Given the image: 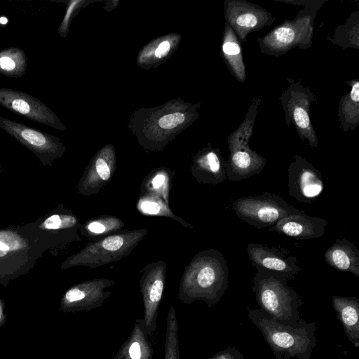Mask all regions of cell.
Here are the masks:
<instances>
[{
    "mask_svg": "<svg viewBox=\"0 0 359 359\" xmlns=\"http://www.w3.org/2000/svg\"><path fill=\"white\" fill-rule=\"evenodd\" d=\"M229 287V268L222 253L216 249L196 254L186 266L180 282L177 299L191 304L203 301L216 305Z\"/></svg>",
    "mask_w": 359,
    "mask_h": 359,
    "instance_id": "cell-1",
    "label": "cell"
},
{
    "mask_svg": "<svg viewBox=\"0 0 359 359\" xmlns=\"http://www.w3.org/2000/svg\"><path fill=\"white\" fill-rule=\"evenodd\" d=\"M248 318L259 330L276 359H311L316 346V325L300 319L294 325H285L259 309H249Z\"/></svg>",
    "mask_w": 359,
    "mask_h": 359,
    "instance_id": "cell-2",
    "label": "cell"
},
{
    "mask_svg": "<svg viewBox=\"0 0 359 359\" xmlns=\"http://www.w3.org/2000/svg\"><path fill=\"white\" fill-rule=\"evenodd\" d=\"M276 1L302 6L303 8L293 20H285L264 36L257 38L260 52L268 56L279 57L294 48H310L313 43L316 16L327 0Z\"/></svg>",
    "mask_w": 359,
    "mask_h": 359,
    "instance_id": "cell-3",
    "label": "cell"
},
{
    "mask_svg": "<svg viewBox=\"0 0 359 359\" xmlns=\"http://www.w3.org/2000/svg\"><path fill=\"white\" fill-rule=\"evenodd\" d=\"M47 250L31 222L0 229V278L27 273Z\"/></svg>",
    "mask_w": 359,
    "mask_h": 359,
    "instance_id": "cell-4",
    "label": "cell"
},
{
    "mask_svg": "<svg viewBox=\"0 0 359 359\" xmlns=\"http://www.w3.org/2000/svg\"><path fill=\"white\" fill-rule=\"evenodd\" d=\"M287 280L257 271L252 280V292L259 310L285 325H294L300 320L299 308L304 301L287 284Z\"/></svg>",
    "mask_w": 359,
    "mask_h": 359,
    "instance_id": "cell-5",
    "label": "cell"
},
{
    "mask_svg": "<svg viewBox=\"0 0 359 359\" xmlns=\"http://www.w3.org/2000/svg\"><path fill=\"white\" fill-rule=\"evenodd\" d=\"M148 233L145 229L123 231L95 241L88 242L79 252L69 256L61 269L75 266L95 269L118 262L128 256Z\"/></svg>",
    "mask_w": 359,
    "mask_h": 359,
    "instance_id": "cell-6",
    "label": "cell"
},
{
    "mask_svg": "<svg viewBox=\"0 0 359 359\" xmlns=\"http://www.w3.org/2000/svg\"><path fill=\"white\" fill-rule=\"evenodd\" d=\"M233 210L238 218L257 229L271 227L285 217L304 212L269 192L239 198L233 202Z\"/></svg>",
    "mask_w": 359,
    "mask_h": 359,
    "instance_id": "cell-7",
    "label": "cell"
},
{
    "mask_svg": "<svg viewBox=\"0 0 359 359\" xmlns=\"http://www.w3.org/2000/svg\"><path fill=\"white\" fill-rule=\"evenodd\" d=\"M31 224L54 256L71 243L82 240L80 234L82 224L78 217L62 204H58Z\"/></svg>",
    "mask_w": 359,
    "mask_h": 359,
    "instance_id": "cell-8",
    "label": "cell"
},
{
    "mask_svg": "<svg viewBox=\"0 0 359 359\" xmlns=\"http://www.w3.org/2000/svg\"><path fill=\"white\" fill-rule=\"evenodd\" d=\"M289 86L283 92L280 100L287 126L293 123L302 141L317 148L318 140L310 118L311 104L317 101L316 95L300 81L288 78Z\"/></svg>",
    "mask_w": 359,
    "mask_h": 359,
    "instance_id": "cell-9",
    "label": "cell"
},
{
    "mask_svg": "<svg viewBox=\"0 0 359 359\" xmlns=\"http://www.w3.org/2000/svg\"><path fill=\"white\" fill-rule=\"evenodd\" d=\"M167 264L162 260L148 263L142 270L140 280L143 299V327L148 335L156 330L158 311L162 299L166 280Z\"/></svg>",
    "mask_w": 359,
    "mask_h": 359,
    "instance_id": "cell-10",
    "label": "cell"
},
{
    "mask_svg": "<svg viewBox=\"0 0 359 359\" xmlns=\"http://www.w3.org/2000/svg\"><path fill=\"white\" fill-rule=\"evenodd\" d=\"M225 22L233 29L241 43L246 41L251 32L271 26L276 18L266 9L245 0L224 2Z\"/></svg>",
    "mask_w": 359,
    "mask_h": 359,
    "instance_id": "cell-11",
    "label": "cell"
},
{
    "mask_svg": "<svg viewBox=\"0 0 359 359\" xmlns=\"http://www.w3.org/2000/svg\"><path fill=\"white\" fill-rule=\"evenodd\" d=\"M289 194L297 201L309 203L324 189L321 172L303 157L295 155L288 168Z\"/></svg>",
    "mask_w": 359,
    "mask_h": 359,
    "instance_id": "cell-12",
    "label": "cell"
},
{
    "mask_svg": "<svg viewBox=\"0 0 359 359\" xmlns=\"http://www.w3.org/2000/svg\"><path fill=\"white\" fill-rule=\"evenodd\" d=\"M247 252L257 271L291 280L302 271L294 256H287L275 248L259 243H249Z\"/></svg>",
    "mask_w": 359,
    "mask_h": 359,
    "instance_id": "cell-13",
    "label": "cell"
},
{
    "mask_svg": "<svg viewBox=\"0 0 359 359\" xmlns=\"http://www.w3.org/2000/svg\"><path fill=\"white\" fill-rule=\"evenodd\" d=\"M115 281L106 278H95L77 284L63 297V304L74 311H90L101 306L111 294L109 288Z\"/></svg>",
    "mask_w": 359,
    "mask_h": 359,
    "instance_id": "cell-14",
    "label": "cell"
},
{
    "mask_svg": "<svg viewBox=\"0 0 359 359\" xmlns=\"http://www.w3.org/2000/svg\"><path fill=\"white\" fill-rule=\"evenodd\" d=\"M327 224L326 219L310 216L304 212L282 218L275 225L269 227V231L295 239L318 238L325 234Z\"/></svg>",
    "mask_w": 359,
    "mask_h": 359,
    "instance_id": "cell-15",
    "label": "cell"
},
{
    "mask_svg": "<svg viewBox=\"0 0 359 359\" xmlns=\"http://www.w3.org/2000/svg\"><path fill=\"white\" fill-rule=\"evenodd\" d=\"M226 160V180L238 182L263 171L266 159L250 146L229 150Z\"/></svg>",
    "mask_w": 359,
    "mask_h": 359,
    "instance_id": "cell-16",
    "label": "cell"
},
{
    "mask_svg": "<svg viewBox=\"0 0 359 359\" xmlns=\"http://www.w3.org/2000/svg\"><path fill=\"white\" fill-rule=\"evenodd\" d=\"M191 171L201 184H219L226 180V160L219 149L209 147L197 156Z\"/></svg>",
    "mask_w": 359,
    "mask_h": 359,
    "instance_id": "cell-17",
    "label": "cell"
},
{
    "mask_svg": "<svg viewBox=\"0 0 359 359\" xmlns=\"http://www.w3.org/2000/svg\"><path fill=\"white\" fill-rule=\"evenodd\" d=\"M115 172L114 163L106 156H97L85 170L77 185V191L82 196L97 194L109 182Z\"/></svg>",
    "mask_w": 359,
    "mask_h": 359,
    "instance_id": "cell-18",
    "label": "cell"
},
{
    "mask_svg": "<svg viewBox=\"0 0 359 359\" xmlns=\"http://www.w3.org/2000/svg\"><path fill=\"white\" fill-rule=\"evenodd\" d=\"M332 303L348 339L355 348H358L359 299L334 295L332 297Z\"/></svg>",
    "mask_w": 359,
    "mask_h": 359,
    "instance_id": "cell-19",
    "label": "cell"
},
{
    "mask_svg": "<svg viewBox=\"0 0 359 359\" xmlns=\"http://www.w3.org/2000/svg\"><path fill=\"white\" fill-rule=\"evenodd\" d=\"M325 259L334 269L359 278V251L353 243L345 238L336 239L325 252Z\"/></svg>",
    "mask_w": 359,
    "mask_h": 359,
    "instance_id": "cell-20",
    "label": "cell"
},
{
    "mask_svg": "<svg viewBox=\"0 0 359 359\" xmlns=\"http://www.w3.org/2000/svg\"><path fill=\"white\" fill-rule=\"evenodd\" d=\"M222 53L228 69L240 83L246 80V69L241 43L233 29L225 22L222 43Z\"/></svg>",
    "mask_w": 359,
    "mask_h": 359,
    "instance_id": "cell-21",
    "label": "cell"
},
{
    "mask_svg": "<svg viewBox=\"0 0 359 359\" xmlns=\"http://www.w3.org/2000/svg\"><path fill=\"white\" fill-rule=\"evenodd\" d=\"M11 128L15 131L13 133L16 135L18 139L33 151L44 165L51 164L57 157L55 145L46 135L22 126H12Z\"/></svg>",
    "mask_w": 359,
    "mask_h": 359,
    "instance_id": "cell-22",
    "label": "cell"
},
{
    "mask_svg": "<svg viewBox=\"0 0 359 359\" xmlns=\"http://www.w3.org/2000/svg\"><path fill=\"white\" fill-rule=\"evenodd\" d=\"M351 90L343 95L337 109V117L344 132L354 130L359 124V81L347 82Z\"/></svg>",
    "mask_w": 359,
    "mask_h": 359,
    "instance_id": "cell-23",
    "label": "cell"
},
{
    "mask_svg": "<svg viewBox=\"0 0 359 359\" xmlns=\"http://www.w3.org/2000/svg\"><path fill=\"white\" fill-rule=\"evenodd\" d=\"M142 323L136 319L128 339L118 351L121 359H152L153 348Z\"/></svg>",
    "mask_w": 359,
    "mask_h": 359,
    "instance_id": "cell-24",
    "label": "cell"
},
{
    "mask_svg": "<svg viewBox=\"0 0 359 359\" xmlns=\"http://www.w3.org/2000/svg\"><path fill=\"white\" fill-rule=\"evenodd\" d=\"M123 222L112 215H102L86 221L81 225L80 234L90 241H95L109 235L121 232Z\"/></svg>",
    "mask_w": 359,
    "mask_h": 359,
    "instance_id": "cell-25",
    "label": "cell"
},
{
    "mask_svg": "<svg viewBox=\"0 0 359 359\" xmlns=\"http://www.w3.org/2000/svg\"><path fill=\"white\" fill-rule=\"evenodd\" d=\"M327 40L343 50L347 48L359 49V11H353L344 25L336 27L332 36Z\"/></svg>",
    "mask_w": 359,
    "mask_h": 359,
    "instance_id": "cell-26",
    "label": "cell"
},
{
    "mask_svg": "<svg viewBox=\"0 0 359 359\" xmlns=\"http://www.w3.org/2000/svg\"><path fill=\"white\" fill-rule=\"evenodd\" d=\"M262 97H254L248 112L238 128L231 132L227 139L229 150L249 146V141L253 135L257 109L262 102Z\"/></svg>",
    "mask_w": 359,
    "mask_h": 359,
    "instance_id": "cell-27",
    "label": "cell"
},
{
    "mask_svg": "<svg viewBox=\"0 0 359 359\" xmlns=\"http://www.w3.org/2000/svg\"><path fill=\"white\" fill-rule=\"evenodd\" d=\"M173 175L165 170L152 172L142 181L140 194L157 196L169 206V195Z\"/></svg>",
    "mask_w": 359,
    "mask_h": 359,
    "instance_id": "cell-28",
    "label": "cell"
},
{
    "mask_svg": "<svg viewBox=\"0 0 359 359\" xmlns=\"http://www.w3.org/2000/svg\"><path fill=\"white\" fill-rule=\"evenodd\" d=\"M137 208L140 212L145 215L168 217L183 224L185 227L194 229L192 226L184 220L175 215L169 206L160 198L149 195L140 194Z\"/></svg>",
    "mask_w": 359,
    "mask_h": 359,
    "instance_id": "cell-29",
    "label": "cell"
},
{
    "mask_svg": "<svg viewBox=\"0 0 359 359\" xmlns=\"http://www.w3.org/2000/svg\"><path fill=\"white\" fill-rule=\"evenodd\" d=\"M164 359H180L178 320L172 306H170L166 318Z\"/></svg>",
    "mask_w": 359,
    "mask_h": 359,
    "instance_id": "cell-30",
    "label": "cell"
},
{
    "mask_svg": "<svg viewBox=\"0 0 359 359\" xmlns=\"http://www.w3.org/2000/svg\"><path fill=\"white\" fill-rule=\"evenodd\" d=\"M8 105L11 106V108L22 114L27 115L29 117H35L34 112L36 111L34 109H32V106L25 99L22 97H13L11 101L8 102Z\"/></svg>",
    "mask_w": 359,
    "mask_h": 359,
    "instance_id": "cell-31",
    "label": "cell"
},
{
    "mask_svg": "<svg viewBox=\"0 0 359 359\" xmlns=\"http://www.w3.org/2000/svg\"><path fill=\"white\" fill-rule=\"evenodd\" d=\"M184 120V115L180 112L167 114L158 121L160 127L164 129H170L182 123Z\"/></svg>",
    "mask_w": 359,
    "mask_h": 359,
    "instance_id": "cell-32",
    "label": "cell"
},
{
    "mask_svg": "<svg viewBox=\"0 0 359 359\" xmlns=\"http://www.w3.org/2000/svg\"><path fill=\"white\" fill-rule=\"evenodd\" d=\"M209 359H244L243 353L236 347L229 346L217 352Z\"/></svg>",
    "mask_w": 359,
    "mask_h": 359,
    "instance_id": "cell-33",
    "label": "cell"
},
{
    "mask_svg": "<svg viewBox=\"0 0 359 359\" xmlns=\"http://www.w3.org/2000/svg\"><path fill=\"white\" fill-rule=\"evenodd\" d=\"M170 48V43L168 41L161 42L155 50V55L161 57L168 54Z\"/></svg>",
    "mask_w": 359,
    "mask_h": 359,
    "instance_id": "cell-34",
    "label": "cell"
},
{
    "mask_svg": "<svg viewBox=\"0 0 359 359\" xmlns=\"http://www.w3.org/2000/svg\"><path fill=\"white\" fill-rule=\"evenodd\" d=\"M15 62L8 57H3L0 59V66L6 70H11L15 68Z\"/></svg>",
    "mask_w": 359,
    "mask_h": 359,
    "instance_id": "cell-35",
    "label": "cell"
},
{
    "mask_svg": "<svg viewBox=\"0 0 359 359\" xmlns=\"http://www.w3.org/2000/svg\"><path fill=\"white\" fill-rule=\"evenodd\" d=\"M7 22H8V20L5 17H1L0 18V23L1 24H3V25L6 24Z\"/></svg>",
    "mask_w": 359,
    "mask_h": 359,
    "instance_id": "cell-36",
    "label": "cell"
},
{
    "mask_svg": "<svg viewBox=\"0 0 359 359\" xmlns=\"http://www.w3.org/2000/svg\"><path fill=\"white\" fill-rule=\"evenodd\" d=\"M112 359H121L118 351L116 353V354L114 356Z\"/></svg>",
    "mask_w": 359,
    "mask_h": 359,
    "instance_id": "cell-37",
    "label": "cell"
},
{
    "mask_svg": "<svg viewBox=\"0 0 359 359\" xmlns=\"http://www.w3.org/2000/svg\"><path fill=\"white\" fill-rule=\"evenodd\" d=\"M337 359H346V358H339Z\"/></svg>",
    "mask_w": 359,
    "mask_h": 359,
    "instance_id": "cell-38",
    "label": "cell"
}]
</instances>
